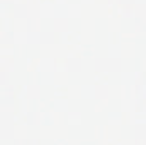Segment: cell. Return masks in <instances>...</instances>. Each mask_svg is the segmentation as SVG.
<instances>
[{
	"mask_svg": "<svg viewBox=\"0 0 146 145\" xmlns=\"http://www.w3.org/2000/svg\"><path fill=\"white\" fill-rule=\"evenodd\" d=\"M13 41V38L11 33L9 32H3L2 33V44H10Z\"/></svg>",
	"mask_w": 146,
	"mask_h": 145,
	"instance_id": "6da1fadb",
	"label": "cell"
},
{
	"mask_svg": "<svg viewBox=\"0 0 146 145\" xmlns=\"http://www.w3.org/2000/svg\"><path fill=\"white\" fill-rule=\"evenodd\" d=\"M6 82H8V73H7V72H2V74H1V84L4 85V84H6Z\"/></svg>",
	"mask_w": 146,
	"mask_h": 145,
	"instance_id": "7a4b0ae2",
	"label": "cell"
},
{
	"mask_svg": "<svg viewBox=\"0 0 146 145\" xmlns=\"http://www.w3.org/2000/svg\"><path fill=\"white\" fill-rule=\"evenodd\" d=\"M32 23V26H29L30 28H32L33 30H36L38 29V26H36V24L38 23V21H30Z\"/></svg>",
	"mask_w": 146,
	"mask_h": 145,
	"instance_id": "3957f363",
	"label": "cell"
}]
</instances>
